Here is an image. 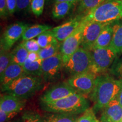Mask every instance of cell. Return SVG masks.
Masks as SVG:
<instances>
[{
	"label": "cell",
	"mask_w": 122,
	"mask_h": 122,
	"mask_svg": "<svg viewBox=\"0 0 122 122\" xmlns=\"http://www.w3.org/2000/svg\"><path fill=\"white\" fill-rule=\"evenodd\" d=\"M120 88V80L109 75L99 76L96 79L93 91L89 95L94 103L95 112L102 111L105 106L117 98Z\"/></svg>",
	"instance_id": "6da1fadb"
},
{
	"label": "cell",
	"mask_w": 122,
	"mask_h": 122,
	"mask_svg": "<svg viewBox=\"0 0 122 122\" xmlns=\"http://www.w3.org/2000/svg\"><path fill=\"white\" fill-rule=\"evenodd\" d=\"M41 107L47 112L78 115L89 109V103L86 97L76 93L52 102L41 103Z\"/></svg>",
	"instance_id": "7a4b0ae2"
},
{
	"label": "cell",
	"mask_w": 122,
	"mask_h": 122,
	"mask_svg": "<svg viewBox=\"0 0 122 122\" xmlns=\"http://www.w3.org/2000/svg\"><path fill=\"white\" fill-rule=\"evenodd\" d=\"M85 21H94L110 24L122 19V2L106 0L84 17Z\"/></svg>",
	"instance_id": "3957f363"
},
{
	"label": "cell",
	"mask_w": 122,
	"mask_h": 122,
	"mask_svg": "<svg viewBox=\"0 0 122 122\" xmlns=\"http://www.w3.org/2000/svg\"><path fill=\"white\" fill-rule=\"evenodd\" d=\"M43 80L42 77L25 74L1 90V92L26 100L41 89Z\"/></svg>",
	"instance_id": "277c9868"
},
{
	"label": "cell",
	"mask_w": 122,
	"mask_h": 122,
	"mask_svg": "<svg viewBox=\"0 0 122 122\" xmlns=\"http://www.w3.org/2000/svg\"><path fill=\"white\" fill-rule=\"evenodd\" d=\"M92 63L91 52L80 47L63 64V68L71 76L91 72Z\"/></svg>",
	"instance_id": "5b68a950"
},
{
	"label": "cell",
	"mask_w": 122,
	"mask_h": 122,
	"mask_svg": "<svg viewBox=\"0 0 122 122\" xmlns=\"http://www.w3.org/2000/svg\"><path fill=\"white\" fill-rule=\"evenodd\" d=\"M89 51L92 61L91 72L96 75L106 71L117 56V53L110 47L94 48Z\"/></svg>",
	"instance_id": "8992f818"
},
{
	"label": "cell",
	"mask_w": 122,
	"mask_h": 122,
	"mask_svg": "<svg viewBox=\"0 0 122 122\" xmlns=\"http://www.w3.org/2000/svg\"><path fill=\"white\" fill-rule=\"evenodd\" d=\"M97 77V75L86 72L70 76L66 82L78 93L86 97L93 91Z\"/></svg>",
	"instance_id": "52a82bcc"
},
{
	"label": "cell",
	"mask_w": 122,
	"mask_h": 122,
	"mask_svg": "<svg viewBox=\"0 0 122 122\" xmlns=\"http://www.w3.org/2000/svg\"><path fill=\"white\" fill-rule=\"evenodd\" d=\"M84 25L85 22L83 19L80 26L61 44L60 53L62 55L63 64L80 48Z\"/></svg>",
	"instance_id": "ba28073f"
},
{
	"label": "cell",
	"mask_w": 122,
	"mask_h": 122,
	"mask_svg": "<svg viewBox=\"0 0 122 122\" xmlns=\"http://www.w3.org/2000/svg\"><path fill=\"white\" fill-rule=\"evenodd\" d=\"M29 27L27 24L18 22L7 27L1 39V49L9 51L14 44L20 37L25 30Z\"/></svg>",
	"instance_id": "9c48e42d"
},
{
	"label": "cell",
	"mask_w": 122,
	"mask_h": 122,
	"mask_svg": "<svg viewBox=\"0 0 122 122\" xmlns=\"http://www.w3.org/2000/svg\"><path fill=\"white\" fill-rule=\"evenodd\" d=\"M63 66V59L61 53L44 59L42 62V79L46 81H51L57 79Z\"/></svg>",
	"instance_id": "30bf717a"
},
{
	"label": "cell",
	"mask_w": 122,
	"mask_h": 122,
	"mask_svg": "<svg viewBox=\"0 0 122 122\" xmlns=\"http://www.w3.org/2000/svg\"><path fill=\"white\" fill-rule=\"evenodd\" d=\"M84 21L85 22V25L81 45L83 48L88 51H91L98 39L99 35L107 24L94 21Z\"/></svg>",
	"instance_id": "8fae6325"
},
{
	"label": "cell",
	"mask_w": 122,
	"mask_h": 122,
	"mask_svg": "<svg viewBox=\"0 0 122 122\" xmlns=\"http://www.w3.org/2000/svg\"><path fill=\"white\" fill-rule=\"evenodd\" d=\"M77 93L66 82L59 83L47 90L40 97L41 103H48L64 98Z\"/></svg>",
	"instance_id": "7c38bea8"
},
{
	"label": "cell",
	"mask_w": 122,
	"mask_h": 122,
	"mask_svg": "<svg viewBox=\"0 0 122 122\" xmlns=\"http://www.w3.org/2000/svg\"><path fill=\"white\" fill-rule=\"evenodd\" d=\"M84 16L78 15L69 21L51 29L56 39L59 42H63L80 26Z\"/></svg>",
	"instance_id": "4fadbf2b"
},
{
	"label": "cell",
	"mask_w": 122,
	"mask_h": 122,
	"mask_svg": "<svg viewBox=\"0 0 122 122\" xmlns=\"http://www.w3.org/2000/svg\"><path fill=\"white\" fill-rule=\"evenodd\" d=\"M122 106L116 99L102 110L100 122H122Z\"/></svg>",
	"instance_id": "5bb4252c"
},
{
	"label": "cell",
	"mask_w": 122,
	"mask_h": 122,
	"mask_svg": "<svg viewBox=\"0 0 122 122\" xmlns=\"http://www.w3.org/2000/svg\"><path fill=\"white\" fill-rule=\"evenodd\" d=\"M26 101L13 95L6 94L1 96L0 110L6 112L19 113L24 109Z\"/></svg>",
	"instance_id": "9a60e30c"
},
{
	"label": "cell",
	"mask_w": 122,
	"mask_h": 122,
	"mask_svg": "<svg viewBox=\"0 0 122 122\" xmlns=\"http://www.w3.org/2000/svg\"><path fill=\"white\" fill-rule=\"evenodd\" d=\"M24 74L25 73L22 66L11 63L5 70L2 74L0 75L1 90L6 87L14 81Z\"/></svg>",
	"instance_id": "2e32d148"
},
{
	"label": "cell",
	"mask_w": 122,
	"mask_h": 122,
	"mask_svg": "<svg viewBox=\"0 0 122 122\" xmlns=\"http://www.w3.org/2000/svg\"><path fill=\"white\" fill-rule=\"evenodd\" d=\"M113 36L112 23L107 24L102 30L92 49L106 48L110 47Z\"/></svg>",
	"instance_id": "e0dca14e"
},
{
	"label": "cell",
	"mask_w": 122,
	"mask_h": 122,
	"mask_svg": "<svg viewBox=\"0 0 122 122\" xmlns=\"http://www.w3.org/2000/svg\"><path fill=\"white\" fill-rule=\"evenodd\" d=\"M113 36L110 48L116 53L120 54L122 53V22L117 21L112 23Z\"/></svg>",
	"instance_id": "ac0fdd59"
},
{
	"label": "cell",
	"mask_w": 122,
	"mask_h": 122,
	"mask_svg": "<svg viewBox=\"0 0 122 122\" xmlns=\"http://www.w3.org/2000/svg\"><path fill=\"white\" fill-rule=\"evenodd\" d=\"M42 118L45 122H77L78 117L68 114L48 112Z\"/></svg>",
	"instance_id": "d6986e66"
},
{
	"label": "cell",
	"mask_w": 122,
	"mask_h": 122,
	"mask_svg": "<svg viewBox=\"0 0 122 122\" xmlns=\"http://www.w3.org/2000/svg\"><path fill=\"white\" fill-rule=\"evenodd\" d=\"M51 27L47 24H36L29 27L25 30L23 35L22 39L23 41L28 40L38 37L46 30H51Z\"/></svg>",
	"instance_id": "ffe728a7"
},
{
	"label": "cell",
	"mask_w": 122,
	"mask_h": 122,
	"mask_svg": "<svg viewBox=\"0 0 122 122\" xmlns=\"http://www.w3.org/2000/svg\"><path fill=\"white\" fill-rule=\"evenodd\" d=\"M42 62L41 59L34 62L27 59L22 66L24 72L30 75L42 77Z\"/></svg>",
	"instance_id": "44dd1931"
},
{
	"label": "cell",
	"mask_w": 122,
	"mask_h": 122,
	"mask_svg": "<svg viewBox=\"0 0 122 122\" xmlns=\"http://www.w3.org/2000/svg\"><path fill=\"white\" fill-rule=\"evenodd\" d=\"M74 4L65 2H55L52 9V16L56 19L65 18L72 8Z\"/></svg>",
	"instance_id": "7402d4cb"
},
{
	"label": "cell",
	"mask_w": 122,
	"mask_h": 122,
	"mask_svg": "<svg viewBox=\"0 0 122 122\" xmlns=\"http://www.w3.org/2000/svg\"><path fill=\"white\" fill-rule=\"evenodd\" d=\"M106 0H80L77 7L79 15L85 16L90 11L93 10Z\"/></svg>",
	"instance_id": "603a6c76"
},
{
	"label": "cell",
	"mask_w": 122,
	"mask_h": 122,
	"mask_svg": "<svg viewBox=\"0 0 122 122\" xmlns=\"http://www.w3.org/2000/svg\"><path fill=\"white\" fill-rule=\"evenodd\" d=\"M12 63L18 64L20 66L24 65L28 58L29 52L26 49L20 44L11 51Z\"/></svg>",
	"instance_id": "cb8c5ba5"
},
{
	"label": "cell",
	"mask_w": 122,
	"mask_h": 122,
	"mask_svg": "<svg viewBox=\"0 0 122 122\" xmlns=\"http://www.w3.org/2000/svg\"><path fill=\"white\" fill-rule=\"evenodd\" d=\"M61 44L58 41L56 40L45 48L41 49L39 52L40 58L43 61L60 53Z\"/></svg>",
	"instance_id": "d4e9b609"
},
{
	"label": "cell",
	"mask_w": 122,
	"mask_h": 122,
	"mask_svg": "<svg viewBox=\"0 0 122 122\" xmlns=\"http://www.w3.org/2000/svg\"><path fill=\"white\" fill-rule=\"evenodd\" d=\"M37 41L41 48H44L57 40L51 30H46L37 37Z\"/></svg>",
	"instance_id": "484cf974"
},
{
	"label": "cell",
	"mask_w": 122,
	"mask_h": 122,
	"mask_svg": "<svg viewBox=\"0 0 122 122\" xmlns=\"http://www.w3.org/2000/svg\"><path fill=\"white\" fill-rule=\"evenodd\" d=\"M12 63L11 53L1 49L0 53V75L2 74L7 68V67Z\"/></svg>",
	"instance_id": "4316f807"
},
{
	"label": "cell",
	"mask_w": 122,
	"mask_h": 122,
	"mask_svg": "<svg viewBox=\"0 0 122 122\" xmlns=\"http://www.w3.org/2000/svg\"><path fill=\"white\" fill-rule=\"evenodd\" d=\"M77 122H100L93 108H89L77 119Z\"/></svg>",
	"instance_id": "83f0119b"
},
{
	"label": "cell",
	"mask_w": 122,
	"mask_h": 122,
	"mask_svg": "<svg viewBox=\"0 0 122 122\" xmlns=\"http://www.w3.org/2000/svg\"><path fill=\"white\" fill-rule=\"evenodd\" d=\"M23 122H45L39 113L33 111H25L22 116Z\"/></svg>",
	"instance_id": "f1b7e54d"
},
{
	"label": "cell",
	"mask_w": 122,
	"mask_h": 122,
	"mask_svg": "<svg viewBox=\"0 0 122 122\" xmlns=\"http://www.w3.org/2000/svg\"><path fill=\"white\" fill-rule=\"evenodd\" d=\"M30 52L39 53L41 50V47L38 43L37 40L33 39L23 41L20 43Z\"/></svg>",
	"instance_id": "f546056e"
},
{
	"label": "cell",
	"mask_w": 122,
	"mask_h": 122,
	"mask_svg": "<svg viewBox=\"0 0 122 122\" xmlns=\"http://www.w3.org/2000/svg\"><path fill=\"white\" fill-rule=\"evenodd\" d=\"M45 0H32L30 9L33 14L40 16L43 12Z\"/></svg>",
	"instance_id": "4dcf8cb0"
},
{
	"label": "cell",
	"mask_w": 122,
	"mask_h": 122,
	"mask_svg": "<svg viewBox=\"0 0 122 122\" xmlns=\"http://www.w3.org/2000/svg\"><path fill=\"white\" fill-rule=\"evenodd\" d=\"M32 0H16L17 7L16 11H23L28 10L30 7Z\"/></svg>",
	"instance_id": "1f68e13d"
},
{
	"label": "cell",
	"mask_w": 122,
	"mask_h": 122,
	"mask_svg": "<svg viewBox=\"0 0 122 122\" xmlns=\"http://www.w3.org/2000/svg\"><path fill=\"white\" fill-rule=\"evenodd\" d=\"M18 114L16 112H6L0 110V122H8Z\"/></svg>",
	"instance_id": "d6a6232c"
},
{
	"label": "cell",
	"mask_w": 122,
	"mask_h": 122,
	"mask_svg": "<svg viewBox=\"0 0 122 122\" xmlns=\"http://www.w3.org/2000/svg\"><path fill=\"white\" fill-rule=\"evenodd\" d=\"M9 15L6 0H0V16L2 19L6 18Z\"/></svg>",
	"instance_id": "836d02e7"
},
{
	"label": "cell",
	"mask_w": 122,
	"mask_h": 122,
	"mask_svg": "<svg viewBox=\"0 0 122 122\" xmlns=\"http://www.w3.org/2000/svg\"><path fill=\"white\" fill-rule=\"evenodd\" d=\"M9 15H13L16 11L17 3L16 0H6Z\"/></svg>",
	"instance_id": "e575fe53"
},
{
	"label": "cell",
	"mask_w": 122,
	"mask_h": 122,
	"mask_svg": "<svg viewBox=\"0 0 122 122\" xmlns=\"http://www.w3.org/2000/svg\"><path fill=\"white\" fill-rule=\"evenodd\" d=\"M114 72L122 79V60L120 61L119 63L116 65L115 69H114Z\"/></svg>",
	"instance_id": "d590c367"
},
{
	"label": "cell",
	"mask_w": 122,
	"mask_h": 122,
	"mask_svg": "<svg viewBox=\"0 0 122 122\" xmlns=\"http://www.w3.org/2000/svg\"><path fill=\"white\" fill-rule=\"evenodd\" d=\"M28 60L30 61H32V62H34V61H37L40 59V56L39 53H36V52H30L28 53Z\"/></svg>",
	"instance_id": "8d00e7d4"
},
{
	"label": "cell",
	"mask_w": 122,
	"mask_h": 122,
	"mask_svg": "<svg viewBox=\"0 0 122 122\" xmlns=\"http://www.w3.org/2000/svg\"><path fill=\"white\" fill-rule=\"evenodd\" d=\"M120 80V88L118 95L117 96L116 100L118 101L119 103L122 106V79Z\"/></svg>",
	"instance_id": "74e56055"
},
{
	"label": "cell",
	"mask_w": 122,
	"mask_h": 122,
	"mask_svg": "<svg viewBox=\"0 0 122 122\" xmlns=\"http://www.w3.org/2000/svg\"><path fill=\"white\" fill-rule=\"evenodd\" d=\"M80 0H54L55 2H65L71 3L72 4H75V3L79 2Z\"/></svg>",
	"instance_id": "f35d334b"
},
{
	"label": "cell",
	"mask_w": 122,
	"mask_h": 122,
	"mask_svg": "<svg viewBox=\"0 0 122 122\" xmlns=\"http://www.w3.org/2000/svg\"><path fill=\"white\" fill-rule=\"evenodd\" d=\"M120 1H122V0H120Z\"/></svg>",
	"instance_id": "ab89813d"
},
{
	"label": "cell",
	"mask_w": 122,
	"mask_h": 122,
	"mask_svg": "<svg viewBox=\"0 0 122 122\" xmlns=\"http://www.w3.org/2000/svg\"></svg>",
	"instance_id": "60d3db41"
},
{
	"label": "cell",
	"mask_w": 122,
	"mask_h": 122,
	"mask_svg": "<svg viewBox=\"0 0 122 122\" xmlns=\"http://www.w3.org/2000/svg\"></svg>",
	"instance_id": "b9f144b4"
}]
</instances>
